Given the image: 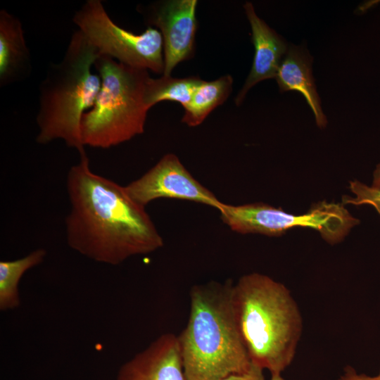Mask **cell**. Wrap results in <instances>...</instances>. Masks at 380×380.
<instances>
[{
	"mask_svg": "<svg viewBox=\"0 0 380 380\" xmlns=\"http://www.w3.org/2000/svg\"><path fill=\"white\" fill-rule=\"evenodd\" d=\"M312 58L303 48L291 45L284 56L276 75L281 92L298 91L312 110L317 125L324 127L327 118L322 112L319 97L311 71Z\"/></svg>",
	"mask_w": 380,
	"mask_h": 380,
	"instance_id": "cell-13",
	"label": "cell"
},
{
	"mask_svg": "<svg viewBox=\"0 0 380 380\" xmlns=\"http://www.w3.org/2000/svg\"><path fill=\"white\" fill-rule=\"evenodd\" d=\"M94 66L101 80L93 106L80 122L82 144L108 148L144 132L148 106L145 89L148 70L132 68L107 56H99Z\"/></svg>",
	"mask_w": 380,
	"mask_h": 380,
	"instance_id": "cell-5",
	"label": "cell"
},
{
	"mask_svg": "<svg viewBox=\"0 0 380 380\" xmlns=\"http://www.w3.org/2000/svg\"><path fill=\"white\" fill-rule=\"evenodd\" d=\"M239 329L252 363L281 374L293 362L303 318L291 291L260 273L242 276L233 285Z\"/></svg>",
	"mask_w": 380,
	"mask_h": 380,
	"instance_id": "cell-3",
	"label": "cell"
},
{
	"mask_svg": "<svg viewBox=\"0 0 380 380\" xmlns=\"http://www.w3.org/2000/svg\"><path fill=\"white\" fill-rule=\"evenodd\" d=\"M44 249L38 248L15 260L0 262V310L5 311L20 305L18 284L24 273L40 264L46 256Z\"/></svg>",
	"mask_w": 380,
	"mask_h": 380,
	"instance_id": "cell-15",
	"label": "cell"
},
{
	"mask_svg": "<svg viewBox=\"0 0 380 380\" xmlns=\"http://www.w3.org/2000/svg\"><path fill=\"white\" fill-rule=\"evenodd\" d=\"M270 380H284L281 374H272Z\"/></svg>",
	"mask_w": 380,
	"mask_h": 380,
	"instance_id": "cell-21",
	"label": "cell"
},
{
	"mask_svg": "<svg viewBox=\"0 0 380 380\" xmlns=\"http://www.w3.org/2000/svg\"><path fill=\"white\" fill-rule=\"evenodd\" d=\"M99 56L97 50L77 30L62 59L49 65L39 88L38 144L61 139L79 154L85 152L80 122L93 106L101 88L100 76L91 70Z\"/></svg>",
	"mask_w": 380,
	"mask_h": 380,
	"instance_id": "cell-4",
	"label": "cell"
},
{
	"mask_svg": "<svg viewBox=\"0 0 380 380\" xmlns=\"http://www.w3.org/2000/svg\"><path fill=\"white\" fill-rule=\"evenodd\" d=\"M99 56H107L132 68L163 74V39L160 31L148 26L140 34L115 24L101 1L87 0L72 18Z\"/></svg>",
	"mask_w": 380,
	"mask_h": 380,
	"instance_id": "cell-7",
	"label": "cell"
},
{
	"mask_svg": "<svg viewBox=\"0 0 380 380\" xmlns=\"http://www.w3.org/2000/svg\"><path fill=\"white\" fill-rule=\"evenodd\" d=\"M243 7L251 27L255 54L251 72L236 98L237 106L242 103L248 91L255 84L275 78L289 48L283 38L256 15L252 4L246 2Z\"/></svg>",
	"mask_w": 380,
	"mask_h": 380,
	"instance_id": "cell-11",
	"label": "cell"
},
{
	"mask_svg": "<svg viewBox=\"0 0 380 380\" xmlns=\"http://www.w3.org/2000/svg\"><path fill=\"white\" fill-rule=\"evenodd\" d=\"M337 380H380V371L376 376H368L365 374H358L353 367L347 366L343 374Z\"/></svg>",
	"mask_w": 380,
	"mask_h": 380,
	"instance_id": "cell-19",
	"label": "cell"
},
{
	"mask_svg": "<svg viewBox=\"0 0 380 380\" xmlns=\"http://www.w3.org/2000/svg\"><path fill=\"white\" fill-rule=\"evenodd\" d=\"M372 187L380 189V164L377 166L374 173V181Z\"/></svg>",
	"mask_w": 380,
	"mask_h": 380,
	"instance_id": "cell-20",
	"label": "cell"
},
{
	"mask_svg": "<svg viewBox=\"0 0 380 380\" xmlns=\"http://www.w3.org/2000/svg\"><path fill=\"white\" fill-rule=\"evenodd\" d=\"M125 187L129 197L144 208L160 198L193 201L217 210L222 203L198 182L172 153L163 156L144 175Z\"/></svg>",
	"mask_w": 380,
	"mask_h": 380,
	"instance_id": "cell-8",
	"label": "cell"
},
{
	"mask_svg": "<svg viewBox=\"0 0 380 380\" xmlns=\"http://www.w3.org/2000/svg\"><path fill=\"white\" fill-rule=\"evenodd\" d=\"M217 210L222 222L239 234L277 236L293 227H309L318 231L331 244L342 241L360 222L342 205L326 201L318 203L308 213L300 215L258 203L241 205L222 203Z\"/></svg>",
	"mask_w": 380,
	"mask_h": 380,
	"instance_id": "cell-6",
	"label": "cell"
},
{
	"mask_svg": "<svg viewBox=\"0 0 380 380\" xmlns=\"http://www.w3.org/2000/svg\"><path fill=\"white\" fill-rule=\"evenodd\" d=\"M350 189L356 197L343 196V203L355 205L369 204L374 207L380 215V189L369 187L358 181L350 182Z\"/></svg>",
	"mask_w": 380,
	"mask_h": 380,
	"instance_id": "cell-17",
	"label": "cell"
},
{
	"mask_svg": "<svg viewBox=\"0 0 380 380\" xmlns=\"http://www.w3.org/2000/svg\"><path fill=\"white\" fill-rule=\"evenodd\" d=\"M66 186L70 203L66 237L73 250L116 265L163 246L145 208L129 197L125 186L92 172L86 152L70 167Z\"/></svg>",
	"mask_w": 380,
	"mask_h": 380,
	"instance_id": "cell-1",
	"label": "cell"
},
{
	"mask_svg": "<svg viewBox=\"0 0 380 380\" xmlns=\"http://www.w3.org/2000/svg\"><path fill=\"white\" fill-rule=\"evenodd\" d=\"M233 79L227 75L210 82L202 81L184 108L182 122L190 127L201 124L209 113L222 104L229 96Z\"/></svg>",
	"mask_w": 380,
	"mask_h": 380,
	"instance_id": "cell-14",
	"label": "cell"
},
{
	"mask_svg": "<svg viewBox=\"0 0 380 380\" xmlns=\"http://www.w3.org/2000/svg\"><path fill=\"white\" fill-rule=\"evenodd\" d=\"M203 80L198 77L174 78L164 76L158 79L149 77L145 89V103L151 108L163 101L179 103L184 108Z\"/></svg>",
	"mask_w": 380,
	"mask_h": 380,
	"instance_id": "cell-16",
	"label": "cell"
},
{
	"mask_svg": "<svg viewBox=\"0 0 380 380\" xmlns=\"http://www.w3.org/2000/svg\"><path fill=\"white\" fill-rule=\"evenodd\" d=\"M220 380H265L263 369L252 363L246 372L229 374Z\"/></svg>",
	"mask_w": 380,
	"mask_h": 380,
	"instance_id": "cell-18",
	"label": "cell"
},
{
	"mask_svg": "<svg viewBox=\"0 0 380 380\" xmlns=\"http://www.w3.org/2000/svg\"><path fill=\"white\" fill-rule=\"evenodd\" d=\"M233 285L212 281L191 289L188 322L177 336L187 380H220L251 366L235 315Z\"/></svg>",
	"mask_w": 380,
	"mask_h": 380,
	"instance_id": "cell-2",
	"label": "cell"
},
{
	"mask_svg": "<svg viewBox=\"0 0 380 380\" xmlns=\"http://www.w3.org/2000/svg\"><path fill=\"white\" fill-rule=\"evenodd\" d=\"M116 380H187L177 336H160L122 365Z\"/></svg>",
	"mask_w": 380,
	"mask_h": 380,
	"instance_id": "cell-10",
	"label": "cell"
},
{
	"mask_svg": "<svg viewBox=\"0 0 380 380\" xmlns=\"http://www.w3.org/2000/svg\"><path fill=\"white\" fill-rule=\"evenodd\" d=\"M197 4L196 0H170L139 9L150 27L158 28L163 37L164 76H170L178 63L194 53Z\"/></svg>",
	"mask_w": 380,
	"mask_h": 380,
	"instance_id": "cell-9",
	"label": "cell"
},
{
	"mask_svg": "<svg viewBox=\"0 0 380 380\" xmlns=\"http://www.w3.org/2000/svg\"><path fill=\"white\" fill-rule=\"evenodd\" d=\"M32 71L23 25L5 9L0 11V87L22 82Z\"/></svg>",
	"mask_w": 380,
	"mask_h": 380,
	"instance_id": "cell-12",
	"label": "cell"
}]
</instances>
